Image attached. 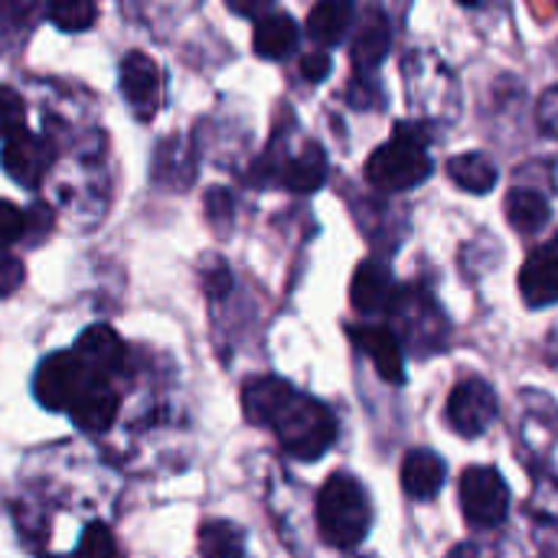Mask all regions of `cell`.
Wrapping results in <instances>:
<instances>
[{"instance_id":"cell-1","label":"cell","mask_w":558,"mask_h":558,"mask_svg":"<svg viewBox=\"0 0 558 558\" xmlns=\"http://www.w3.org/2000/svg\"><path fill=\"white\" fill-rule=\"evenodd\" d=\"M242 409L255 425L275 428L281 448L298 461H317L337 441V415L324 402L298 396L284 379H252L242 389Z\"/></svg>"},{"instance_id":"cell-2","label":"cell","mask_w":558,"mask_h":558,"mask_svg":"<svg viewBox=\"0 0 558 558\" xmlns=\"http://www.w3.org/2000/svg\"><path fill=\"white\" fill-rule=\"evenodd\" d=\"M373 526V507L353 474H333L317 494V530L333 549H356Z\"/></svg>"},{"instance_id":"cell-3","label":"cell","mask_w":558,"mask_h":558,"mask_svg":"<svg viewBox=\"0 0 558 558\" xmlns=\"http://www.w3.org/2000/svg\"><path fill=\"white\" fill-rule=\"evenodd\" d=\"M432 177V154L425 134L412 124H396L392 141H386L366 163V180L383 193L415 190Z\"/></svg>"},{"instance_id":"cell-4","label":"cell","mask_w":558,"mask_h":558,"mask_svg":"<svg viewBox=\"0 0 558 558\" xmlns=\"http://www.w3.org/2000/svg\"><path fill=\"white\" fill-rule=\"evenodd\" d=\"M98 379V373H92L85 366V360L69 350V353H52L39 363L36 369V379H33V392H36V402L49 412H69L72 402L78 399V392Z\"/></svg>"},{"instance_id":"cell-5","label":"cell","mask_w":558,"mask_h":558,"mask_svg":"<svg viewBox=\"0 0 558 558\" xmlns=\"http://www.w3.org/2000/svg\"><path fill=\"white\" fill-rule=\"evenodd\" d=\"M461 510L477 530H497L510 517V487L497 468H468L461 477Z\"/></svg>"},{"instance_id":"cell-6","label":"cell","mask_w":558,"mask_h":558,"mask_svg":"<svg viewBox=\"0 0 558 558\" xmlns=\"http://www.w3.org/2000/svg\"><path fill=\"white\" fill-rule=\"evenodd\" d=\"M386 314H392L396 320H402L405 337L412 340V347L422 356L445 350V343H448V320L435 307L432 294H422L415 288H402V291H396L392 307Z\"/></svg>"},{"instance_id":"cell-7","label":"cell","mask_w":558,"mask_h":558,"mask_svg":"<svg viewBox=\"0 0 558 558\" xmlns=\"http://www.w3.org/2000/svg\"><path fill=\"white\" fill-rule=\"evenodd\" d=\"M497 412H500V402H497L494 386L477 376L461 379L448 396V422L464 438L484 435L490 428V422L497 418Z\"/></svg>"},{"instance_id":"cell-8","label":"cell","mask_w":558,"mask_h":558,"mask_svg":"<svg viewBox=\"0 0 558 558\" xmlns=\"http://www.w3.org/2000/svg\"><path fill=\"white\" fill-rule=\"evenodd\" d=\"M49 163H52V147L43 137L29 134L26 128H20L3 141V170L20 186H36L49 170Z\"/></svg>"},{"instance_id":"cell-9","label":"cell","mask_w":558,"mask_h":558,"mask_svg":"<svg viewBox=\"0 0 558 558\" xmlns=\"http://www.w3.org/2000/svg\"><path fill=\"white\" fill-rule=\"evenodd\" d=\"M350 340L356 343V350L376 366V373L399 386L405 383V356H402V343L389 327L379 324H366V327H350Z\"/></svg>"},{"instance_id":"cell-10","label":"cell","mask_w":558,"mask_h":558,"mask_svg":"<svg viewBox=\"0 0 558 558\" xmlns=\"http://www.w3.org/2000/svg\"><path fill=\"white\" fill-rule=\"evenodd\" d=\"M121 92L141 118H150L160 105V69L144 52H128L121 62Z\"/></svg>"},{"instance_id":"cell-11","label":"cell","mask_w":558,"mask_h":558,"mask_svg":"<svg viewBox=\"0 0 558 558\" xmlns=\"http://www.w3.org/2000/svg\"><path fill=\"white\" fill-rule=\"evenodd\" d=\"M520 291L530 307L558 304V235L526 258L520 271Z\"/></svg>"},{"instance_id":"cell-12","label":"cell","mask_w":558,"mask_h":558,"mask_svg":"<svg viewBox=\"0 0 558 558\" xmlns=\"http://www.w3.org/2000/svg\"><path fill=\"white\" fill-rule=\"evenodd\" d=\"M392 298H396V284L383 262L369 258L353 271L350 301L360 314H386L392 307Z\"/></svg>"},{"instance_id":"cell-13","label":"cell","mask_w":558,"mask_h":558,"mask_svg":"<svg viewBox=\"0 0 558 558\" xmlns=\"http://www.w3.org/2000/svg\"><path fill=\"white\" fill-rule=\"evenodd\" d=\"M69 415H72V422H75L82 432L98 435V432L111 428V422H114V415H118V396H114V389L98 376V379H92V383L78 392V399L72 402Z\"/></svg>"},{"instance_id":"cell-14","label":"cell","mask_w":558,"mask_h":558,"mask_svg":"<svg viewBox=\"0 0 558 558\" xmlns=\"http://www.w3.org/2000/svg\"><path fill=\"white\" fill-rule=\"evenodd\" d=\"M389 43H392V29H389V20L379 7H369L363 23L356 26V36H353V46H350V56H353V65L356 72H373L386 52H389Z\"/></svg>"},{"instance_id":"cell-15","label":"cell","mask_w":558,"mask_h":558,"mask_svg":"<svg viewBox=\"0 0 558 558\" xmlns=\"http://www.w3.org/2000/svg\"><path fill=\"white\" fill-rule=\"evenodd\" d=\"M75 353H78V356L85 360V366H88L92 373H98V376L118 373V369L124 366V356H128L121 337H118L111 327H105V324L88 327V330L78 337Z\"/></svg>"},{"instance_id":"cell-16","label":"cell","mask_w":558,"mask_h":558,"mask_svg":"<svg viewBox=\"0 0 558 558\" xmlns=\"http://www.w3.org/2000/svg\"><path fill=\"white\" fill-rule=\"evenodd\" d=\"M445 477H448L445 461L428 448H415L402 461V487L412 500H432L445 487Z\"/></svg>"},{"instance_id":"cell-17","label":"cell","mask_w":558,"mask_h":558,"mask_svg":"<svg viewBox=\"0 0 558 558\" xmlns=\"http://www.w3.org/2000/svg\"><path fill=\"white\" fill-rule=\"evenodd\" d=\"M356 13V0H317L314 10L307 13V33L320 46H337Z\"/></svg>"},{"instance_id":"cell-18","label":"cell","mask_w":558,"mask_h":558,"mask_svg":"<svg viewBox=\"0 0 558 558\" xmlns=\"http://www.w3.org/2000/svg\"><path fill=\"white\" fill-rule=\"evenodd\" d=\"M298 39H301L298 23H294L288 13H265V16H258V23H255V39H252V46H255V52L265 56V59H284V56H291V52L298 49Z\"/></svg>"},{"instance_id":"cell-19","label":"cell","mask_w":558,"mask_h":558,"mask_svg":"<svg viewBox=\"0 0 558 558\" xmlns=\"http://www.w3.org/2000/svg\"><path fill=\"white\" fill-rule=\"evenodd\" d=\"M281 180H284V186L291 193H314V190H320L324 180H327V154L317 144H307L294 160H288Z\"/></svg>"},{"instance_id":"cell-20","label":"cell","mask_w":558,"mask_h":558,"mask_svg":"<svg viewBox=\"0 0 558 558\" xmlns=\"http://www.w3.org/2000/svg\"><path fill=\"white\" fill-rule=\"evenodd\" d=\"M448 177L474 196H484L497 186V167L484 154H458L448 160Z\"/></svg>"},{"instance_id":"cell-21","label":"cell","mask_w":558,"mask_h":558,"mask_svg":"<svg viewBox=\"0 0 558 558\" xmlns=\"http://www.w3.org/2000/svg\"><path fill=\"white\" fill-rule=\"evenodd\" d=\"M549 216H553V209H549L546 196L536 190H513L507 196V219L523 235H536L539 229H546Z\"/></svg>"},{"instance_id":"cell-22","label":"cell","mask_w":558,"mask_h":558,"mask_svg":"<svg viewBox=\"0 0 558 558\" xmlns=\"http://www.w3.org/2000/svg\"><path fill=\"white\" fill-rule=\"evenodd\" d=\"M199 549H203V556L232 558L245 553V539L232 523H206L199 533Z\"/></svg>"},{"instance_id":"cell-23","label":"cell","mask_w":558,"mask_h":558,"mask_svg":"<svg viewBox=\"0 0 558 558\" xmlns=\"http://www.w3.org/2000/svg\"><path fill=\"white\" fill-rule=\"evenodd\" d=\"M95 16H98L95 0H49V20L65 33L88 29Z\"/></svg>"},{"instance_id":"cell-24","label":"cell","mask_w":558,"mask_h":558,"mask_svg":"<svg viewBox=\"0 0 558 558\" xmlns=\"http://www.w3.org/2000/svg\"><path fill=\"white\" fill-rule=\"evenodd\" d=\"M23 118H26L23 98L10 85H0V141H7L10 134H16L23 128Z\"/></svg>"},{"instance_id":"cell-25","label":"cell","mask_w":558,"mask_h":558,"mask_svg":"<svg viewBox=\"0 0 558 558\" xmlns=\"http://www.w3.org/2000/svg\"><path fill=\"white\" fill-rule=\"evenodd\" d=\"M26 213L20 209V206H13V203H7V199H0V245L7 248V245H13V242H20L23 235H26Z\"/></svg>"},{"instance_id":"cell-26","label":"cell","mask_w":558,"mask_h":558,"mask_svg":"<svg viewBox=\"0 0 558 558\" xmlns=\"http://www.w3.org/2000/svg\"><path fill=\"white\" fill-rule=\"evenodd\" d=\"M78 553H85V556H114L118 546H114L105 523H92V526H85V533L78 539Z\"/></svg>"},{"instance_id":"cell-27","label":"cell","mask_w":558,"mask_h":558,"mask_svg":"<svg viewBox=\"0 0 558 558\" xmlns=\"http://www.w3.org/2000/svg\"><path fill=\"white\" fill-rule=\"evenodd\" d=\"M26 278V268L16 255H10L3 245H0V298H10Z\"/></svg>"},{"instance_id":"cell-28","label":"cell","mask_w":558,"mask_h":558,"mask_svg":"<svg viewBox=\"0 0 558 558\" xmlns=\"http://www.w3.org/2000/svg\"><path fill=\"white\" fill-rule=\"evenodd\" d=\"M39 10V0H0V20L7 26H26L33 23Z\"/></svg>"},{"instance_id":"cell-29","label":"cell","mask_w":558,"mask_h":558,"mask_svg":"<svg viewBox=\"0 0 558 558\" xmlns=\"http://www.w3.org/2000/svg\"><path fill=\"white\" fill-rule=\"evenodd\" d=\"M330 56L324 52V49H317V52H307L304 59H301V75L307 78V82H324L327 75H330Z\"/></svg>"},{"instance_id":"cell-30","label":"cell","mask_w":558,"mask_h":558,"mask_svg":"<svg viewBox=\"0 0 558 558\" xmlns=\"http://www.w3.org/2000/svg\"><path fill=\"white\" fill-rule=\"evenodd\" d=\"M539 128L546 134H558V88L546 92L539 101Z\"/></svg>"},{"instance_id":"cell-31","label":"cell","mask_w":558,"mask_h":558,"mask_svg":"<svg viewBox=\"0 0 558 558\" xmlns=\"http://www.w3.org/2000/svg\"><path fill=\"white\" fill-rule=\"evenodd\" d=\"M206 209H209L213 222H226V219H232V196L226 190H209Z\"/></svg>"},{"instance_id":"cell-32","label":"cell","mask_w":558,"mask_h":558,"mask_svg":"<svg viewBox=\"0 0 558 558\" xmlns=\"http://www.w3.org/2000/svg\"><path fill=\"white\" fill-rule=\"evenodd\" d=\"M226 3H229V10L239 13V16H265V13H271V7H275V0H226Z\"/></svg>"},{"instance_id":"cell-33","label":"cell","mask_w":558,"mask_h":558,"mask_svg":"<svg viewBox=\"0 0 558 558\" xmlns=\"http://www.w3.org/2000/svg\"><path fill=\"white\" fill-rule=\"evenodd\" d=\"M458 3H461V7H477L481 0H458Z\"/></svg>"}]
</instances>
